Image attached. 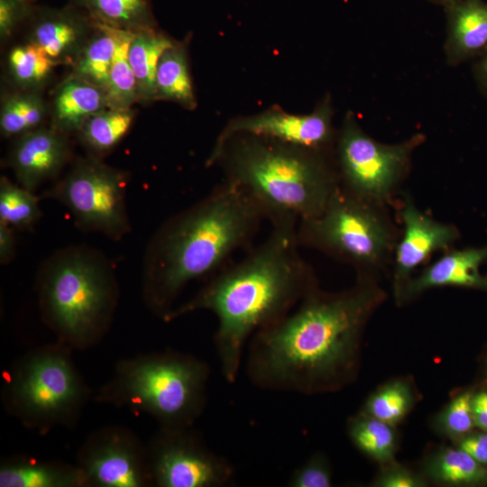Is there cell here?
Instances as JSON below:
<instances>
[{
    "label": "cell",
    "instance_id": "ba28073f",
    "mask_svg": "<svg viewBox=\"0 0 487 487\" xmlns=\"http://www.w3.org/2000/svg\"><path fill=\"white\" fill-rule=\"evenodd\" d=\"M379 207L338 186L318 216L298 222L299 244L354 266L358 274L372 275L394 244L393 230Z\"/></svg>",
    "mask_w": 487,
    "mask_h": 487
},
{
    "label": "cell",
    "instance_id": "60d3db41",
    "mask_svg": "<svg viewBox=\"0 0 487 487\" xmlns=\"http://www.w3.org/2000/svg\"><path fill=\"white\" fill-rule=\"evenodd\" d=\"M428 2L432 3V4H435V5H442L443 7H446L453 3H455L459 0H427Z\"/></svg>",
    "mask_w": 487,
    "mask_h": 487
},
{
    "label": "cell",
    "instance_id": "8d00e7d4",
    "mask_svg": "<svg viewBox=\"0 0 487 487\" xmlns=\"http://www.w3.org/2000/svg\"><path fill=\"white\" fill-rule=\"evenodd\" d=\"M456 443L458 448L466 452L482 466H487V432H470Z\"/></svg>",
    "mask_w": 487,
    "mask_h": 487
},
{
    "label": "cell",
    "instance_id": "44dd1931",
    "mask_svg": "<svg viewBox=\"0 0 487 487\" xmlns=\"http://www.w3.org/2000/svg\"><path fill=\"white\" fill-rule=\"evenodd\" d=\"M174 41L153 29L133 32L128 57L135 77L139 101L156 99V70L162 53Z\"/></svg>",
    "mask_w": 487,
    "mask_h": 487
},
{
    "label": "cell",
    "instance_id": "4316f807",
    "mask_svg": "<svg viewBox=\"0 0 487 487\" xmlns=\"http://www.w3.org/2000/svg\"><path fill=\"white\" fill-rule=\"evenodd\" d=\"M57 64L35 43L27 41L7 55L8 77L19 90L40 91L51 79Z\"/></svg>",
    "mask_w": 487,
    "mask_h": 487
},
{
    "label": "cell",
    "instance_id": "f1b7e54d",
    "mask_svg": "<svg viewBox=\"0 0 487 487\" xmlns=\"http://www.w3.org/2000/svg\"><path fill=\"white\" fill-rule=\"evenodd\" d=\"M354 446L368 457L385 464L394 461L397 435L394 426L360 412L347 425Z\"/></svg>",
    "mask_w": 487,
    "mask_h": 487
},
{
    "label": "cell",
    "instance_id": "5b68a950",
    "mask_svg": "<svg viewBox=\"0 0 487 487\" xmlns=\"http://www.w3.org/2000/svg\"><path fill=\"white\" fill-rule=\"evenodd\" d=\"M37 291L43 320L58 342L72 350L88 349L104 337L119 298L110 265L84 247L51 256L41 269Z\"/></svg>",
    "mask_w": 487,
    "mask_h": 487
},
{
    "label": "cell",
    "instance_id": "3957f363",
    "mask_svg": "<svg viewBox=\"0 0 487 487\" xmlns=\"http://www.w3.org/2000/svg\"><path fill=\"white\" fill-rule=\"evenodd\" d=\"M262 220L251 198L226 181L170 217L146 250L142 287L147 307L163 320L189 282L212 277L252 243Z\"/></svg>",
    "mask_w": 487,
    "mask_h": 487
},
{
    "label": "cell",
    "instance_id": "f35d334b",
    "mask_svg": "<svg viewBox=\"0 0 487 487\" xmlns=\"http://www.w3.org/2000/svg\"><path fill=\"white\" fill-rule=\"evenodd\" d=\"M14 244L12 227L0 222V260L2 263H7L13 258Z\"/></svg>",
    "mask_w": 487,
    "mask_h": 487
},
{
    "label": "cell",
    "instance_id": "d6a6232c",
    "mask_svg": "<svg viewBox=\"0 0 487 487\" xmlns=\"http://www.w3.org/2000/svg\"><path fill=\"white\" fill-rule=\"evenodd\" d=\"M473 392L466 391L455 396L436 416L434 426L437 432L458 441L475 427L472 412Z\"/></svg>",
    "mask_w": 487,
    "mask_h": 487
},
{
    "label": "cell",
    "instance_id": "b9f144b4",
    "mask_svg": "<svg viewBox=\"0 0 487 487\" xmlns=\"http://www.w3.org/2000/svg\"><path fill=\"white\" fill-rule=\"evenodd\" d=\"M24 1L31 3L32 1H34V0H24Z\"/></svg>",
    "mask_w": 487,
    "mask_h": 487
},
{
    "label": "cell",
    "instance_id": "484cf974",
    "mask_svg": "<svg viewBox=\"0 0 487 487\" xmlns=\"http://www.w3.org/2000/svg\"><path fill=\"white\" fill-rule=\"evenodd\" d=\"M156 99L175 101L192 109L195 96L183 45L173 43L161 56L156 70Z\"/></svg>",
    "mask_w": 487,
    "mask_h": 487
},
{
    "label": "cell",
    "instance_id": "9a60e30c",
    "mask_svg": "<svg viewBox=\"0 0 487 487\" xmlns=\"http://www.w3.org/2000/svg\"><path fill=\"white\" fill-rule=\"evenodd\" d=\"M71 157L69 135L52 126H41L14 138L7 164L19 185L33 192L59 176Z\"/></svg>",
    "mask_w": 487,
    "mask_h": 487
},
{
    "label": "cell",
    "instance_id": "1f68e13d",
    "mask_svg": "<svg viewBox=\"0 0 487 487\" xmlns=\"http://www.w3.org/2000/svg\"><path fill=\"white\" fill-rule=\"evenodd\" d=\"M40 198L6 177L0 179V222L11 227H32L41 217Z\"/></svg>",
    "mask_w": 487,
    "mask_h": 487
},
{
    "label": "cell",
    "instance_id": "4fadbf2b",
    "mask_svg": "<svg viewBox=\"0 0 487 487\" xmlns=\"http://www.w3.org/2000/svg\"><path fill=\"white\" fill-rule=\"evenodd\" d=\"M235 134H250L280 142L325 151L334 139L332 109L328 99L309 115L271 110L232 121L218 136L214 148Z\"/></svg>",
    "mask_w": 487,
    "mask_h": 487
},
{
    "label": "cell",
    "instance_id": "d6986e66",
    "mask_svg": "<svg viewBox=\"0 0 487 487\" xmlns=\"http://www.w3.org/2000/svg\"><path fill=\"white\" fill-rule=\"evenodd\" d=\"M106 108L104 89L69 75L53 95L51 126L67 135L78 133L87 119Z\"/></svg>",
    "mask_w": 487,
    "mask_h": 487
},
{
    "label": "cell",
    "instance_id": "7c38bea8",
    "mask_svg": "<svg viewBox=\"0 0 487 487\" xmlns=\"http://www.w3.org/2000/svg\"><path fill=\"white\" fill-rule=\"evenodd\" d=\"M76 460L87 487L152 486L147 446L126 427L111 425L91 433Z\"/></svg>",
    "mask_w": 487,
    "mask_h": 487
},
{
    "label": "cell",
    "instance_id": "30bf717a",
    "mask_svg": "<svg viewBox=\"0 0 487 487\" xmlns=\"http://www.w3.org/2000/svg\"><path fill=\"white\" fill-rule=\"evenodd\" d=\"M126 172L88 156L43 193L63 204L83 229L119 240L130 229L126 214Z\"/></svg>",
    "mask_w": 487,
    "mask_h": 487
},
{
    "label": "cell",
    "instance_id": "f546056e",
    "mask_svg": "<svg viewBox=\"0 0 487 487\" xmlns=\"http://www.w3.org/2000/svg\"><path fill=\"white\" fill-rule=\"evenodd\" d=\"M112 29L115 49L106 90L108 107L132 108V106L139 101L135 77L128 57L133 32Z\"/></svg>",
    "mask_w": 487,
    "mask_h": 487
},
{
    "label": "cell",
    "instance_id": "83f0119b",
    "mask_svg": "<svg viewBox=\"0 0 487 487\" xmlns=\"http://www.w3.org/2000/svg\"><path fill=\"white\" fill-rule=\"evenodd\" d=\"M47 106L40 91L18 90L3 98L0 130L5 138H16L43 126Z\"/></svg>",
    "mask_w": 487,
    "mask_h": 487
},
{
    "label": "cell",
    "instance_id": "cb8c5ba5",
    "mask_svg": "<svg viewBox=\"0 0 487 487\" xmlns=\"http://www.w3.org/2000/svg\"><path fill=\"white\" fill-rule=\"evenodd\" d=\"M134 119L132 108H106L91 115L77 133L92 157L100 159L126 135Z\"/></svg>",
    "mask_w": 487,
    "mask_h": 487
},
{
    "label": "cell",
    "instance_id": "ffe728a7",
    "mask_svg": "<svg viewBox=\"0 0 487 487\" xmlns=\"http://www.w3.org/2000/svg\"><path fill=\"white\" fill-rule=\"evenodd\" d=\"M1 487H87L77 464L47 461L24 455L5 459Z\"/></svg>",
    "mask_w": 487,
    "mask_h": 487
},
{
    "label": "cell",
    "instance_id": "e0dca14e",
    "mask_svg": "<svg viewBox=\"0 0 487 487\" xmlns=\"http://www.w3.org/2000/svg\"><path fill=\"white\" fill-rule=\"evenodd\" d=\"M487 261V245L448 250L406 284L400 302H405L424 291L438 287H463L487 290V276L481 265Z\"/></svg>",
    "mask_w": 487,
    "mask_h": 487
},
{
    "label": "cell",
    "instance_id": "d590c367",
    "mask_svg": "<svg viewBox=\"0 0 487 487\" xmlns=\"http://www.w3.org/2000/svg\"><path fill=\"white\" fill-rule=\"evenodd\" d=\"M32 12L24 0H0V38L5 41Z\"/></svg>",
    "mask_w": 487,
    "mask_h": 487
},
{
    "label": "cell",
    "instance_id": "9c48e42d",
    "mask_svg": "<svg viewBox=\"0 0 487 487\" xmlns=\"http://www.w3.org/2000/svg\"><path fill=\"white\" fill-rule=\"evenodd\" d=\"M424 140L418 133L399 143H381L363 132L353 114H347L337 139L339 187L381 206L403 179L412 152Z\"/></svg>",
    "mask_w": 487,
    "mask_h": 487
},
{
    "label": "cell",
    "instance_id": "4dcf8cb0",
    "mask_svg": "<svg viewBox=\"0 0 487 487\" xmlns=\"http://www.w3.org/2000/svg\"><path fill=\"white\" fill-rule=\"evenodd\" d=\"M414 401L410 384L394 380L370 395L361 412L395 427L409 412Z\"/></svg>",
    "mask_w": 487,
    "mask_h": 487
},
{
    "label": "cell",
    "instance_id": "74e56055",
    "mask_svg": "<svg viewBox=\"0 0 487 487\" xmlns=\"http://www.w3.org/2000/svg\"><path fill=\"white\" fill-rule=\"evenodd\" d=\"M472 412L475 427L487 432V390L473 393Z\"/></svg>",
    "mask_w": 487,
    "mask_h": 487
},
{
    "label": "cell",
    "instance_id": "277c9868",
    "mask_svg": "<svg viewBox=\"0 0 487 487\" xmlns=\"http://www.w3.org/2000/svg\"><path fill=\"white\" fill-rule=\"evenodd\" d=\"M219 161L225 181L244 190L271 225L318 216L339 186L324 151L263 137H230L213 149L207 164Z\"/></svg>",
    "mask_w": 487,
    "mask_h": 487
},
{
    "label": "cell",
    "instance_id": "d4e9b609",
    "mask_svg": "<svg viewBox=\"0 0 487 487\" xmlns=\"http://www.w3.org/2000/svg\"><path fill=\"white\" fill-rule=\"evenodd\" d=\"M94 32L72 66L71 76L105 91L108 84L115 42L113 29L95 22Z\"/></svg>",
    "mask_w": 487,
    "mask_h": 487
},
{
    "label": "cell",
    "instance_id": "8fae6325",
    "mask_svg": "<svg viewBox=\"0 0 487 487\" xmlns=\"http://www.w3.org/2000/svg\"><path fill=\"white\" fill-rule=\"evenodd\" d=\"M146 446L152 486L225 487L234 482L232 464L192 427H159Z\"/></svg>",
    "mask_w": 487,
    "mask_h": 487
},
{
    "label": "cell",
    "instance_id": "7402d4cb",
    "mask_svg": "<svg viewBox=\"0 0 487 487\" xmlns=\"http://www.w3.org/2000/svg\"><path fill=\"white\" fill-rule=\"evenodd\" d=\"M422 470L425 477L444 485L487 484V469L458 447L433 452L425 460Z\"/></svg>",
    "mask_w": 487,
    "mask_h": 487
},
{
    "label": "cell",
    "instance_id": "e575fe53",
    "mask_svg": "<svg viewBox=\"0 0 487 487\" xmlns=\"http://www.w3.org/2000/svg\"><path fill=\"white\" fill-rule=\"evenodd\" d=\"M381 466L373 482L376 487H424L427 485V481L422 475L394 461Z\"/></svg>",
    "mask_w": 487,
    "mask_h": 487
},
{
    "label": "cell",
    "instance_id": "ac0fdd59",
    "mask_svg": "<svg viewBox=\"0 0 487 487\" xmlns=\"http://www.w3.org/2000/svg\"><path fill=\"white\" fill-rule=\"evenodd\" d=\"M445 54L450 66L480 58L487 51V1L459 0L444 7Z\"/></svg>",
    "mask_w": 487,
    "mask_h": 487
},
{
    "label": "cell",
    "instance_id": "5bb4252c",
    "mask_svg": "<svg viewBox=\"0 0 487 487\" xmlns=\"http://www.w3.org/2000/svg\"><path fill=\"white\" fill-rule=\"evenodd\" d=\"M400 216L403 232L395 248L392 281L397 302L415 269L435 252L448 251L459 237L454 225L435 220L409 198L405 199Z\"/></svg>",
    "mask_w": 487,
    "mask_h": 487
},
{
    "label": "cell",
    "instance_id": "8992f818",
    "mask_svg": "<svg viewBox=\"0 0 487 487\" xmlns=\"http://www.w3.org/2000/svg\"><path fill=\"white\" fill-rule=\"evenodd\" d=\"M208 363L173 350L138 354L117 362L96 402L152 418L159 427H193L207 404Z\"/></svg>",
    "mask_w": 487,
    "mask_h": 487
},
{
    "label": "cell",
    "instance_id": "2e32d148",
    "mask_svg": "<svg viewBox=\"0 0 487 487\" xmlns=\"http://www.w3.org/2000/svg\"><path fill=\"white\" fill-rule=\"evenodd\" d=\"M29 18L28 41L38 45L57 65H72L95 29L94 21L73 7L32 9Z\"/></svg>",
    "mask_w": 487,
    "mask_h": 487
},
{
    "label": "cell",
    "instance_id": "603a6c76",
    "mask_svg": "<svg viewBox=\"0 0 487 487\" xmlns=\"http://www.w3.org/2000/svg\"><path fill=\"white\" fill-rule=\"evenodd\" d=\"M95 22L112 28L136 32L155 28L151 0H76Z\"/></svg>",
    "mask_w": 487,
    "mask_h": 487
},
{
    "label": "cell",
    "instance_id": "ab89813d",
    "mask_svg": "<svg viewBox=\"0 0 487 487\" xmlns=\"http://www.w3.org/2000/svg\"><path fill=\"white\" fill-rule=\"evenodd\" d=\"M473 72L478 89L487 97V51L474 62Z\"/></svg>",
    "mask_w": 487,
    "mask_h": 487
},
{
    "label": "cell",
    "instance_id": "6da1fadb",
    "mask_svg": "<svg viewBox=\"0 0 487 487\" xmlns=\"http://www.w3.org/2000/svg\"><path fill=\"white\" fill-rule=\"evenodd\" d=\"M385 296L367 274L340 292L316 286L296 309L251 337L249 380L262 390L306 395L342 389L357 373L364 326Z\"/></svg>",
    "mask_w": 487,
    "mask_h": 487
},
{
    "label": "cell",
    "instance_id": "52a82bcc",
    "mask_svg": "<svg viewBox=\"0 0 487 487\" xmlns=\"http://www.w3.org/2000/svg\"><path fill=\"white\" fill-rule=\"evenodd\" d=\"M72 351L59 342L39 346L5 373L3 405L24 427L48 434L56 427H77L91 391Z\"/></svg>",
    "mask_w": 487,
    "mask_h": 487
},
{
    "label": "cell",
    "instance_id": "7a4b0ae2",
    "mask_svg": "<svg viewBox=\"0 0 487 487\" xmlns=\"http://www.w3.org/2000/svg\"><path fill=\"white\" fill-rule=\"evenodd\" d=\"M297 225L295 221L272 224L261 244L243 260L223 267L163 318L170 322L197 310L214 313L215 349L229 383L236 381L249 338L288 315L317 286L312 268L300 254Z\"/></svg>",
    "mask_w": 487,
    "mask_h": 487
},
{
    "label": "cell",
    "instance_id": "836d02e7",
    "mask_svg": "<svg viewBox=\"0 0 487 487\" xmlns=\"http://www.w3.org/2000/svg\"><path fill=\"white\" fill-rule=\"evenodd\" d=\"M333 473L327 457L315 453L296 468L288 480L290 487H330Z\"/></svg>",
    "mask_w": 487,
    "mask_h": 487
}]
</instances>
